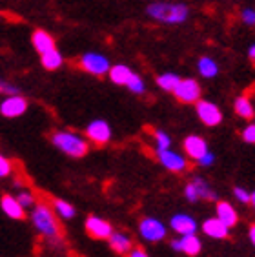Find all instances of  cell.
Segmentation results:
<instances>
[{
	"label": "cell",
	"mask_w": 255,
	"mask_h": 257,
	"mask_svg": "<svg viewBox=\"0 0 255 257\" xmlns=\"http://www.w3.org/2000/svg\"><path fill=\"white\" fill-rule=\"evenodd\" d=\"M184 195H186V199L190 201V203H195V201H199V192H197L195 184H193V181L191 183L186 184V188H184Z\"/></svg>",
	"instance_id": "1f68e13d"
},
{
	"label": "cell",
	"mask_w": 255,
	"mask_h": 257,
	"mask_svg": "<svg viewBox=\"0 0 255 257\" xmlns=\"http://www.w3.org/2000/svg\"><path fill=\"white\" fill-rule=\"evenodd\" d=\"M80 68L84 71H88V73L95 75V77H104V75H108L109 68H111V62L106 55L102 53H97V51H88V53H84L80 57Z\"/></svg>",
	"instance_id": "277c9868"
},
{
	"label": "cell",
	"mask_w": 255,
	"mask_h": 257,
	"mask_svg": "<svg viewBox=\"0 0 255 257\" xmlns=\"http://www.w3.org/2000/svg\"><path fill=\"white\" fill-rule=\"evenodd\" d=\"M250 203H251V204H253V208H255V192H253V193H251V199H250Z\"/></svg>",
	"instance_id": "ab89813d"
},
{
	"label": "cell",
	"mask_w": 255,
	"mask_h": 257,
	"mask_svg": "<svg viewBox=\"0 0 255 257\" xmlns=\"http://www.w3.org/2000/svg\"><path fill=\"white\" fill-rule=\"evenodd\" d=\"M86 232L93 239H108L111 235L113 228L106 219L97 217V215H89L86 219Z\"/></svg>",
	"instance_id": "7c38bea8"
},
{
	"label": "cell",
	"mask_w": 255,
	"mask_h": 257,
	"mask_svg": "<svg viewBox=\"0 0 255 257\" xmlns=\"http://www.w3.org/2000/svg\"><path fill=\"white\" fill-rule=\"evenodd\" d=\"M195 111L201 122L206 124V126H217V124L222 122V111L215 102L199 99L195 102Z\"/></svg>",
	"instance_id": "8992f818"
},
{
	"label": "cell",
	"mask_w": 255,
	"mask_h": 257,
	"mask_svg": "<svg viewBox=\"0 0 255 257\" xmlns=\"http://www.w3.org/2000/svg\"><path fill=\"white\" fill-rule=\"evenodd\" d=\"M0 208H2V212L10 219H24V206L19 203L17 197L4 195L2 201H0Z\"/></svg>",
	"instance_id": "2e32d148"
},
{
	"label": "cell",
	"mask_w": 255,
	"mask_h": 257,
	"mask_svg": "<svg viewBox=\"0 0 255 257\" xmlns=\"http://www.w3.org/2000/svg\"><path fill=\"white\" fill-rule=\"evenodd\" d=\"M153 141H155V150H168L172 148V139L166 132L162 130H155L153 132Z\"/></svg>",
	"instance_id": "83f0119b"
},
{
	"label": "cell",
	"mask_w": 255,
	"mask_h": 257,
	"mask_svg": "<svg viewBox=\"0 0 255 257\" xmlns=\"http://www.w3.org/2000/svg\"><path fill=\"white\" fill-rule=\"evenodd\" d=\"M157 159L164 168L170 170V172H173V173H181L188 168L186 159L182 157L181 154H177V152H173V150H170V148L168 150H157Z\"/></svg>",
	"instance_id": "9c48e42d"
},
{
	"label": "cell",
	"mask_w": 255,
	"mask_h": 257,
	"mask_svg": "<svg viewBox=\"0 0 255 257\" xmlns=\"http://www.w3.org/2000/svg\"><path fill=\"white\" fill-rule=\"evenodd\" d=\"M53 210H55V213L62 219H73L75 217V208L71 206L68 201H62V199L53 201Z\"/></svg>",
	"instance_id": "d4e9b609"
},
{
	"label": "cell",
	"mask_w": 255,
	"mask_h": 257,
	"mask_svg": "<svg viewBox=\"0 0 255 257\" xmlns=\"http://www.w3.org/2000/svg\"><path fill=\"white\" fill-rule=\"evenodd\" d=\"M170 224H172L173 232H177L179 235L197 232V221L191 215H188V213H177V215H173Z\"/></svg>",
	"instance_id": "5bb4252c"
},
{
	"label": "cell",
	"mask_w": 255,
	"mask_h": 257,
	"mask_svg": "<svg viewBox=\"0 0 255 257\" xmlns=\"http://www.w3.org/2000/svg\"><path fill=\"white\" fill-rule=\"evenodd\" d=\"M202 232L211 239H226L230 235V228L226 226L219 217H211L202 223Z\"/></svg>",
	"instance_id": "9a60e30c"
},
{
	"label": "cell",
	"mask_w": 255,
	"mask_h": 257,
	"mask_svg": "<svg viewBox=\"0 0 255 257\" xmlns=\"http://www.w3.org/2000/svg\"><path fill=\"white\" fill-rule=\"evenodd\" d=\"M86 137L95 144H106L111 139V128L102 119H95L86 126Z\"/></svg>",
	"instance_id": "30bf717a"
},
{
	"label": "cell",
	"mask_w": 255,
	"mask_h": 257,
	"mask_svg": "<svg viewBox=\"0 0 255 257\" xmlns=\"http://www.w3.org/2000/svg\"><path fill=\"white\" fill-rule=\"evenodd\" d=\"M128 257H150V255H148L146 250H143V248H132L128 252Z\"/></svg>",
	"instance_id": "8d00e7d4"
},
{
	"label": "cell",
	"mask_w": 255,
	"mask_h": 257,
	"mask_svg": "<svg viewBox=\"0 0 255 257\" xmlns=\"http://www.w3.org/2000/svg\"><path fill=\"white\" fill-rule=\"evenodd\" d=\"M201 84L195 79H181L177 88L173 89V95L184 104H195L201 99Z\"/></svg>",
	"instance_id": "5b68a950"
},
{
	"label": "cell",
	"mask_w": 255,
	"mask_h": 257,
	"mask_svg": "<svg viewBox=\"0 0 255 257\" xmlns=\"http://www.w3.org/2000/svg\"><path fill=\"white\" fill-rule=\"evenodd\" d=\"M0 93H4V95H15V93H20V89L17 88L15 84H11V82H6V80L0 79Z\"/></svg>",
	"instance_id": "d6a6232c"
},
{
	"label": "cell",
	"mask_w": 255,
	"mask_h": 257,
	"mask_svg": "<svg viewBox=\"0 0 255 257\" xmlns=\"http://www.w3.org/2000/svg\"><path fill=\"white\" fill-rule=\"evenodd\" d=\"M197 163L201 164V166H211V164L215 163V155H213V154H211V152H210V150H208L206 154L202 155V157L199 159Z\"/></svg>",
	"instance_id": "d590c367"
},
{
	"label": "cell",
	"mask_w": 255,
	"mask_h": 257,
	"mask_svg": "<svg viewBox=\"0 0 255 257\" xmlns=\"http://www.w3.org/2000/svg\"><path fill=\"white\" fill-rule=\"evenodd\" d=\"M139 233H141V237L146 239V241L157 242V241H162V239L166 237L168 230H166V226L159 221V219L146 217L139 223Z\"/></svg>",
	"instance_id": "52a82bcc"
},
{
	"label": "cell",
	"mask_w": 255,
	"mask_h": 257,
	"mask_svg": "<svg viewBox=\"0 0 255 257\" xmlns=\"http://www.w3.org/2000/svg\"><path fill=\"white\" fill-rule=\"evenodd\" d=\"M51 143L55 148H59L62 154L69 155V157H84L88 154L89 143L88 137L75 134V132H55L51 135Z\"/></svg>",
	"instance_id": "3957f363"
},
{
	"label": "cell",
	"mask_w": 255,
	"mask_h": 257,
	"mask_svg": "<svg viewBox=\"0 0 255 257\" xmlns=\"http://www.w3.org/2000/svg\"><path fill=\"white\" fill-rule=\"evenodd\" d=\"M172 248L175 252H182L190 257H195L201 253L202 242L195 233H186V235H181V239H173Z\"/></svg>",
	"instance_id": "8fae6325"
},
{
	"label": "cell",
	"mask_w": 255,
	"mask_h": 257,
	"mask_svg": "<svg viewBox=\"0 0 255 257\" xmlns=\"http://www.w3.org/2000/svg\"><path fill=\"white\" fill-rule=\"evenodd\" d=\"M28 111V100L20 93L8 95L2 102H0V113L8 117V119H17L20 115H24Z\"/></svg>",
	"instance_id": "ba28073f"
},
{
	"label": "cell",
	"mask_w": 255,
	"mask_h": 257,
	"mask_svg": "<svg viewBox=\"0 0 255 257\" xmlns=\"http://www.w3.org/2000/svg\"><path fill=\"white\" fill-rule=\"evenodd\" d=\"M31 221L40 235L51 241H59L60 239V224L55 217V212L48 204L39 203L35 204L33 212H31Z\"/></svg>",
	"instance_id": "7a4b0ae2"
},
{
	"label": "cell",
	"mask_w": 255,
	"mask_h": 257,
	"mask_svg": "<svg viewBox=\"0 0 255 257\" xmlns=\"http://www.w3.org/2000/svg\"><path fill=\"white\" fill-rule=\"evenodd\" d=\"M179 80H181V77L177 73H172V71H168V73H162L157 77V86L161 89H164V91H168V93H173V89L177 88V84H179Z\"/></svg>",
	"instance_id": "cb8c5ba5"
},
{
	"label": "cell",
	"mask_w": 255,
	"mask_h": 257,
	"mask_svg": "<svg viewBox=\"0 0 255 257\" xmlns=\"http://www.w3.org/2000/svg\"><path fill=\"white\" fill-rule=\"evenodd\" d=\"M193 184H195L197 192H199V197L201 199H206V201H215V192L210 188V184L201 177H195L193 179Z\"/></svg>",
	"instance_id": "484cf974"
},
{
	"label": "cell",
	"mask_w": 255,
	"mask_h": 257,
	"mask_svg": "<svg viewBox=\"0 0 255 257\" xmlns=\"http://www.w3.org/2000/svg\"><path fill=\"white\" fill-rule=\"evenodd\" d=\"M248 59L255 60V44H251L250 48H248Z\"/></svg>",
	"instance_id": "74e56055"
},
{
	"label": "cell",
	"mask_w": 255,
	"mask_h": 257,
	"mask_svg": "<svg viewBox=\"0 0 255 257\" xmlns=\"http://www.w3.org/2000/svg\"><path fill=\"white\" fill-rule=\"evenodd\" d=\"M126 88L135 95H143L144 91H146V82H144V79L141 77V75L133 71L132 79H130V82L126 84Z\"/></svg>",
	"instance_id": "4316f807"
},
{
	"label": "cell",
	"mask_w": 255,
	"mask_h": 257,
	"mask_svg": "<svg viewBox=\"0 0 255 257\" xmlns=\"http://www.w3.org/2000/svg\"><path fill=\"white\" fill-rule=\"evenodd\" d=\"M31 42H33V48L37 50V53H39V55L46 53V51H49V50H53V48H57V46H55V39L44 30L33 31Z\"/></svg>",
	"instance_id": "e0dca14e"
},
{
	"label": "cell",
	"mask_w": 255,
	"mask_h": 257,
	"mask_svg": "<svg viewBox=\"0 0 255 257\" xmlns=\"http://www.w3.org/2000/svg\"><path fill=\"white\" fill-rule=\"evenodd\" d=\"M233 195H235L237 201L242 203V204H248L250 203V199H251V193H248L244 188H240V186H237V188L233 190Z\"/></svg>",
	"instance_id": "836d02e7"
},
{
	"label": "cell",
	"mask_w": 255,
	"mask_h": 257,
	"mask_svg": "<svg viewBox=\"0 0 255 257\" xmlns=\"http://www.w3.org/2000/svg\"><path fill=\"white\" fill-rule=\"evenodd\" d=\"M240 20H242L246 26H255V10L253 8H244V10L240 11Z\"/></svg>",
	"instance_id": "f546056e"
},
{
	"label": "cell",
	"mask_w": 255,
	"mask_h": 257,
	"mask_svg": "<svg viewBox=\"0 0 255 257\" xmlns=\"http://www.w3.org/2000/svg\"><path fill=\"white\" fill-rule=\"evenodd\" d=\"M197 71L201 73V77L204 79H213L219 75V64L215 62V59L211 57H201L197 62Z\"/></svg>",
	"instance_id": "603a6c76"
},
{
	"label": "cell",
	"mask_w": 255,
	"mask_h": 257,
	"mask_svg": "<svg viewBox=\"0 0 255 257\" xmlns=\"http://www.w3.org/2000/svg\"><path fill=\"white\" fill-rule=\"evenodd\" d=\"M182 148H184L188 157L193 159V161H199L208 152V143L201 135H188L182 143Z\"/></svg>",
	"instance_id": "4fadbf2b"
},
{
	"label": "cell",
	"mask_w": 255,
	"mask_h": 257,
	"mask_svg": "<svg viewBox=\"0 0 255 257\" xmlns=\"http://www.w3.org/2000/svg\"><path fill=\"white\" fill-rule=\"evenodd\" d=\"M250 241H251V244L255 246V224H251V226H250Z\"/></svg>",
	"instance_id": "f35d334b"
},
{
	"label": "cell",
	"mask_w": 255,
	"mask_h": 257,
	"mask_svg": "<svg viewBox=\"0 0 255 257\" xmlns=\"http://www.w3.org/2000/svg\"><path fill=\"white\" fill-rule=\"evenodd\" d=\"M146 15L150 19L161 22V24L177 26L184 24L190 19V8L186 4H182V2H162V0H157V2L148 4Z\"/></svg>",
	"instance_id": "6da1fadb"
},
{
	"label": "cell",
	"mask_w": 255,
	"mask_h": 257,
	"mask_svg": "<svg viewBox=\"0 0 255 257\" xmlns=\"http://www.w3.org/2000/svg\"><path fill=\"white\" fill-rule=\"evenodd\" d=\"M11 172H13V164H11V161L10 159H6L4 155H0V179L8 177Z\"/></svg>",
	"instance_id": "4dcf8cb0"
},
{
	"label": "cell",
	"mask_w": 255,
	"mask_h": 257,
	"mask_svg": "<svg viewBox=\"0 0 255 257\" xmlns=\"http://www.w3.org/2000/svg\"><path fill=\"white\" fill-rule=\"evenodd\" d=\"M17 199H19V203L22 204L24 208H31L35 204V197L31 195L30 192H20Z\"/></svg>",
	"instance_id": "e575fe53"
},
{
	"label": "cell",
	"mask_w": 255,
	"mask_h": 257,
	"mask_svg": "<svg viewBox=\"0 0 255 257\" xmlns=\"http://www.w3.org/2000/svg\"><path fill=\"white\" fill-rule=\"evenodd\" d=\"M217 217L221 219L228 228H233L239 221V213L230 203L221 201V203H217Z\"/></svg>",
	"instance_id": "d6986e66"
},
{
	"label": "cell",
	"mask_w": 255,
	"mask_h": 257,
	"mask_svg": "<svg viewBox=\"0 0 255 257\" xmlns=\"http://www.w3.org/2000/svg\"><path fill=\"white\" fill-rule=\"evenodd\" d=\"M233 109H235V113L239 115L240 119H246L250 120L255 117V108L253 104H251V100L246 97V95H240V97H237L235 102H233Z\"/></svg>",
	"instance_id": "44dd1931"
},
{
	"label": "cell",
	"mask_w": 255,
	"mask_h": 257,
	"mask_svg": "<svg viewBox=\"0 0 255 257\" xmlns=\"http://www.w3.org/2000/svg\"><path fill=\"white\" fill-rule=\"evenodd\" d=\"M108 239H109L111 250H115L117 253H128L133 248L130 235H126V233H122V232H111V235H109Z\"/></svg>",
	"instance_id": "ffe728a7"
},
{
	"label": "cell",
	"mask_w": 255,
	"mask_h": 257,
	"mask_svg": "<svg viewBox=\"0 0 255 257\" xmlns=\"http://www.w3.org/2000/svg\"><path fill=\"white\" fill-rule=\"evenodd\" d=\"M242 141L248 144H255V122L248 124L244 130H242V134H240Z\"/></svg>",
	"instance_id": "f1b7e54d"
},
{
	"label": "cell",
	"mask_w": 255,
	"mask_h": 257,
	"mask_svg": "<svg viewBox=\"0 0 255 257\" xmlns=\"http://www.w3.org/2000/svg\"><path fill=\"white\" fill-rule=\"evenodd\" d=\"M132 75H133V69L126 64H113L108 71L109 80L117 86H126L130 82V79H132Z\"/></svg>",
	"instance_id": "ac0fdd59"
},
{
	"label": "cell",
	"mask_w": 255,
	"mask_h": 257,
	"mask_svg": "<svg viewBox=\"0 0 255 257\" xmlns=\"http://www.w3.org/2000/svg\"><path fill=\"white\" fill-rule=\"evenodd\" d=\"M40 62H42V66L46 69L55 71V69H59L64 64V57L57 48H53V50L46 51V53H40Z\"/></svg>",
	"instance_id": "7402d4cb"
}]
</instances>
